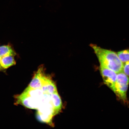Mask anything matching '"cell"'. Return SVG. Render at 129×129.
<instances>
[{"mask_svg":"<svg viewBox=\"0 0 129 129\" xmlns=\"http://www.w3.org/2000/svg\"><path fill=\"white\" fill-rule=\"evenodd\" d=\"M15 53L12 48L9 46H0V56L1 57L7 55L14 56Z\"/></svg>","mask_w":129,"mask_h":129,"instance_id":"6","label":"cell"},{"mask_svg":"<svg viewBox=\"0 0 129 129\" xmlns=\"http://www.w3.org/2000/svg\"><path fill=\"white\" fill-rule=\"evenodd\" d=\"M92 47L100 64L113 71L117 74L122 71L123 63L119 58L117 53L96 45H93Z\"/></svg>","mask_w":129,"mask_h":129,"instance_id":"1","label":"cell"},{"mask_svg":"<svg viewBox=\"0 0 129 129\" xmlns=\"http://www.w3.org/2000/svg\"><path fill=\"white\" fill-rule=\"evenodd\" d=\"M117 53L119 58L123 63L129 61V49L119 51Z\"/></svg>","mask_w":129,"mask_h":129,"instance_id":"7","label":"cell"},{"mask_svg":"<svg viewBox=\"0 0 129 129\" xmlns=\"http://www.w3.org/2000/svg\"><path fill=\"white\" fill-rule=\"evenodd\" d=\"M0 64L2 68L6 69L14 65L16 62L14 56L7 55L1 57Z\"/></svg>","mask_w":129,"mask_h":129,"instance_id":"5","label":"cell"},{"mask_svg":"<svg viewBox=\"0 0 129 129\" xmlns=\"http://www.w3.org/2000/svg\"><path fill=\"white\" fill-rule=\"evenodd\" d=\"M100 70L105 84L113 91L117 74L111 69L100 64Z\"/></svg>","mask_w":129,"mask_h":129,"instance_id":"4","label":"cell"},{"mask_svg":"<svg viewBox=\"0 0 129 129\" xmlns=\"http://www.w3.org/2000/svg\"><path fill=\"white\" fill-rule=\"evenodd\" d=\"M51 79L50 77L45 74L43 68L40 67L35 74L28 87L32 88H41Z\"/></svg>","mask_w":129,"mask_h":129,"instance_id":"3","label":"cell"},{"mask_svg":"<svg viewBox=\"0 0 129 129\" xmlns=\"http://www.w3.org/2000/svg\"><path fill=\"white\" fill-rule=\"evenodd\" d=\"M129 84V77L122 72L117 74L116 80L113 91L117 97L126 102L127 92Z\"/></svg>","mask_w":129,"mask_h":129,"instance_id":"2","label":"cell"},{"mask_svg":"<svg viewBox=\"0 0 129 129\" xmlns=\"http://www.w3.org/2000/svg\"><path fill=\"white\" fill-rule=\"evenodd\" d=\"M1 56H0V62H1ZM0 68L2 69V67H1V64H0Z\"/></svg>","mask_w":129,"mask_h":129,"instance_id":"9","label":"cell"},{"mask_svg":"<svg viewBox=\"0 0 129 129\" xmlns=\"http://www.w3.org/2000/svg\"><path fill=\"white\" fill-rule=\"evenodd\" d=\"M1 69L0 68V70H1Z\"/></svg>","mask_w":129,"mask_h":129,"instance_id":"10","label":"cell"},{"mask_svg":"<svg viewBox=\"0 0 129 129\" xmlns=\"http://www.w3.org/2000/svg\"><path fill=\"white\" fill-rule=\"evenodd\" d=\"M122 72L129 77V61L123 63Z\"/></svg>","mask_w":129,"mask_h":129,"instance_id":"8","label":"cell"}]
</instances>
